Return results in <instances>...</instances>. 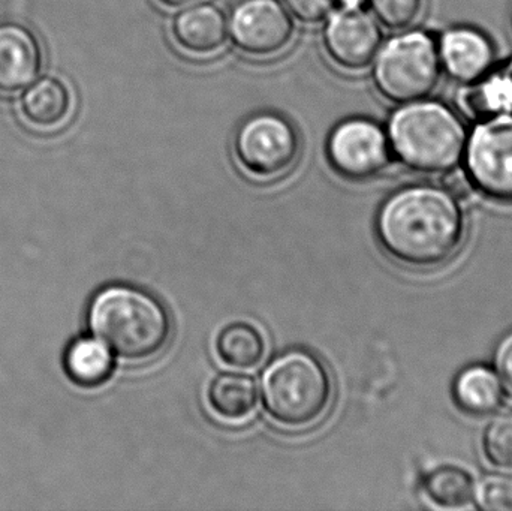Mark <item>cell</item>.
Listing matches in <instances>:
<instances>
[{
  "instance_id": "7",
  "label": "cell",
  "mask_w": 512,
  "mask_h": 511,
  "mask_svg": "<svg viewBox=\"0 0 512 511\" xmlns=\"http://www.w3.org/2000/svg\"><path fill=\"white\" fill-rule=\"evenodd\" d=\"M463 158L475 188L495 200L512 201V114L478 120Z\"/></svg>"
},
{
  "instance_id": "3",
  "label": "cell",
  "mask_w": 512,
  "mask_h": 511,
  "mask_svg": "<svg viewBox=\"0 0 512 511\" xmlns=\"http://www.w3.org/2000/svg\"><path fill=\"white\" fill-rule=\"evenodd\" d=\"M391 152L411 170L439 174L457 168L465 155V123L459 114L439 101L402 104L387 125Z\"/></svg>"
},
{
  "instance_id": "15",
  "label": "cell",
  "mask_w": 512,
  "mask_h": 511,
  "mask_svg": "<svg viewBox=\"0 0 512 511\" xmlns=\"http://www.w3.org/2000/svg\"><path fill=\"white\" fill-rule=\"evenodd\" d=\"M72 96L68 86L57 78L47 77L33 84L21 101V114L30 128L53 131L71 116Z\"/></svg>"
},
{
  "instance_id": "11",
  "label": "cell",
  "mask_w": 512,
  "mask_h": 511,
  "mask_svg": "<svg viewBox=\"0 0 512 511\" xmlns=\"http://www.w3.org/2000/svg\"><path fill=\"white\" fill-rule=\"evenodd\" d=\"M441 68L459 83L480 80L495 65L496 50L489 36L475 27L445 30L438 42Z\"/></svg>"
},
{
  "instance_id": "8",
  "label": "cell",
  "mask_w": 512,
  "mask_h": 511,
  "mask_svg": "<svg viewBox=\"0 0 512 511\" xmlns=\"http://www.w3.org/2000/svg\"><path fill=\"white\" fill-rule=\"evenodd\" d=\"M327 156L336 173L354 182H363L384 173L393 152L387 131L364 117L343 120L331 131Z\"/></svg>"
},
{
  "instance_id": "29",
  "label": "cell",
  "mask_w": 512,
  "mask_h": 511,
  "mask_svg": "<svg viewBox=\"0 0 512 511\" xmlns=\"http://www.w3.org/2000/svg\"><path fill=\"white\" fill-rule=\"evenodd\" d=\"M510 20H511V26H512V6H511V12H510Z\"/></svg>"
},
{
  "instance_id": "10",
  "label": "cell",
  "mask_w": 512,
  "mask_h": 511,
  "mask_svg": "<svg viewBox=\"0 0 512 511\" xmlns=\"http://www.w3.org/2000/svg\"><path fill=\"white\" fill-rule=\"evenodd\" d=\"M322 39L334 65L346 71H361L375 60L382 44V30L363 9L340 8L328 17Z\"/></svg>"
},
{
  "instance_id": "6",
  "label": "cell",
  "mask_w": 512,
  "mask_h": 511,
  "mask_svg": "<svg viewBox=\"0 0 512 511\" xmlns=\"http://www.w3.org/2000/svg\"><path fill=\"white\" fill-rule=\"evenodd\" d=\"M234 155L251 176L277 179L297 162L300 137L292 123L280 114H254L237 129Z\"/></svg>"
},
{
  "instance_id": "2",
  "label": "cell",
  "mask_w": 512,
  "mask_h": 511,
  "mask_svg": "<svg viewBox=\"0 0 512 511\" xmlns=\"http://www.w3.org/2000/svg\"><path fill=\"white\" fill-rule=\"evenodd\" d=\"M89 326L111 353L131 363L158 357L173 333L164 303L132 285H110L99 291L90 303Z\"/></svg>"
},
{
  "instance_id": "1",
  "label": "cell",
  "mask_w": 512,
  "mask_h": 511,
  "mask_svg": "<svg viewBox=\"0 0 512 511\" xmlns=\"http://www.w3.org/2000/svg\"><path fill=\"white\" fill-rule=\"evenodd\" d=\"M376 236L397 263L414 269L442 266L456 255L465 236L457 198L430 183L403 186L379 207Z\"/></svg>"
},
{
  "instance_id": "4",
  "label": "cell",
  "mask_w": 512,
  "mask_h": 511,
  "mask_svg": "<svg viewBox=\"0 0 512 511\" xmlns=\"http://www.w3.org/2000/svg\"><path fill=\"white\" fill-rule=\"evenodd\" d=\"M262 402L270 419L283 428L304 429L318 423L330 408L333 381L324 363L292 350L276 357L262 374Z\"/></svg>"
},
{
  "instance_id": "13",
  "label": "cell",
  "mask_w": 512,
  "mask_h": 511,
  "mask_svg": "<svg viewBox=\"0 0 512 511\" xmlns=\"http://www.w3.org/2000/svg\"><path fill=\"white\" fill-rule=\"evenodd\" d=\"M171 36L177 47L191 56H213L227 44L228 18L213 3H195L176 15Z\"/></svg>"
},
{
  "instance_id": "19",
  "label": "cell",
  "mask_w": 512,
  "mask_h": 511,
  "mask_svg": "<svg viewBox=\"0 0 512 511\" xmlns=\"http://www.w3.org/2000/svg\"><path fill=\"white\" fill-rule=\"evenodd\" d=\"M66 369L81 386H101L113 375L114 356L98 338L78 339L66 353Z\"/></svg>"
},
{
  "instance_id": "24",
  "label": "cell",
  "mask_w": 512,
  "mask_h": 511,
  "mask_svg": "<svg viewBox=\"0 0 512 511\" xmlns=\"http://www.w3.org/2000/svg\"><path fill=\"white\" fill-rule=\"evenodd\" d=\"M283 3L295 18L309 24L330 17L337 5L336 0H283Z\"/></svg>"
},
{
  "instance_id": "20",
  "label": "cell",
  "mask_w": 512,
  "mask_h": 511,
  "mask_svg": "<svg viewBox=\"0 0 512 511\" xmlns=\"http://www.w3.org/2000/svg\"><path fill=\"white\" fill-rule=\"evenodd\" d=\"M475 482L468 471L453 465L436 468L424 480L427 497L441 507H465L475 498Z\"/></svg>"
},
{
  "instance_id": "5",
  "label": "cell",
  "mask_w": 512,
  "mask_h": 511,
  "mask_svg": "<svg viewBox=\"0 0 512 511\" xmlns=\"http://www.w3.org/2000/svg\"><path fill=\"white\" fill-rule=\"evenodd\" d=\"M441 78L438 42L424 30L399 33L379 48L373 83L382 98L408 104L432 95Z\"/></svg>"
},
{
  "instance_id": "17",
  "label": "cell",
  "mask_w": 512,
  "mask_h": 511,
  "mask_svg": "<svg viewBox=\"0 0 512 511\" xmlns=\"http://www.w3.org/2000/svg\"><path fill=\"white\" fill-rule=\"evenodd\" d=\"M210 408L225 420H242L254 413L258 404V389L249 375L221 374L210 384L207 392Z\"/></svg>"
},
{
  "instance_id": "25",
  "label": "cell",
  "mask_w": 512,
  "mask_h": 511,
  "mask_svg": "<svg viewBox=\"0 0 512 511\" xmlns=\"http://www.w3.org/2000/svg\"><path fill=\"white\" fill-rule=\"evenodd\" d=\"M496 372L502 389L512 399V333L502 339L495 356Z\"/></svg>"
},
{
  "instance_id": "22",
  "label": "cell",
  "mask_w": 512,
  "mask_h": 511,
  "mask_svg": "<svg viewBox=\"0 0 512 511\" xmlns=\"http://www.w3.org/2000/svg\"><path fill=\"white\" fill-rule=\"evenodd\" d=\"M373 14L388 29H408L420 17L423 0H369Z\"/></svg>"
},
{
  "instance_id": "18",
  "label": "cell",
  "mask_w": 512,
  "mask_h": 511,
  "mask_svg": "<svg viewBox=\"0 0 512 511\" xmlns=\"http://www.w3.org/2000/svg\"><path fill=\"white\" fill-rule=\"evenodd\" d=\"M265 350L264 336L248 323L230 324L216 338V353L221 362L240 371H249L261 365Z\"/></svg>"
},
{
  "instance_id": "27",
  "label": "cell",
  "mask_w": 512,
  "mask_h": 511,
  "mask_svg": "<svg viewBox=\"0 0 512 511\" xmlns=\"http://www.w3.org/2000/svg\"><path fill=\"white\" fill-rule=\"evenodd\" d=\"M165 8H188V6L195 5V3L201 2V0H158Z\"/></svg>"
},
{
  "instance_id": "26",
  "label": "cell",
  "mask_w": 512,
  "mask_h": 511,
  "mask_svg": "<svg viewBox=\"0 0 512 511\" xmlns=\"http://www.w3.org/2000/svg\"><path fill=\"white\" fill-rule=\"evenodd\" d=\"M447 176H445V189L450 192L453 197L456 198H466L469 194H471L472 182L469 179L468 173L462 170H453L447 171Z\"/></svg>"
},
{
  "instance_id": "16",
  "label": "cell",
  "mask_w": 512,
  "mask_h": 511,
  "mask_svg": "<svg viewBox=\"0 0 512 511\" xmlns=\"http://www.w3.org/2000/svg\"><path fill=\"white\" fill-rule=\"evenodd\" d=\"M453 395L460 410L466 414L489 416L501 407L504 389L498 374L489 366L474 365L457 375Z\"/></svg>"
},
{
  "instance_id": "23",
  "label": "cell",
  "mask_w": 512,
  "mask_h": 511,
  "mask_svg": "<svg viewBox=\"0 0 512 511\" xmlns=\"http://www.w3.org/2000/svg\"><path fill=\"white\" fill-rule=\"evenodd\" d=\"M478 506L490 511H512L511 474H490L475 489Z\"/></svg>"
},
{
  "instance_id": "12",
  "label": "cell",
  "mask_w": 512,
  "mask_h": 511,
  "mask_svg": "<svg viewBox=\"0 0 512 511\" xmlns=\"http://www.w3.org/2000/svg\"><path fill=\"white\" fill-rule=\"evenodd\" d=\"M42 50L36 36L20 23H0V95L11 96L38 78Z\"/></svg>"
},
{
  "instance_id": "21",
  "label": "cell",
  "mask_w": 512,
  "mask_h": 511,
  "mask_svg": "<svg viewBox=\"0 0 512 511\" xmlns=\"http://www.w3.org/2000/svg\"><path fill=\"white\" fill-rule=\"evenodd\" d=\"M484 453L493 465L512 470V413L495 417L484 431Z\"/></svg>"
},
{
  "instance_id": "9",
  "label": "cell",
  "mask_w": 512,
  "mask_h": 511,
  "mask_svg": "<svg viewBox=\"0 0 512 511\" xmlns=\"http://www.w3.org/2000/svg\"><path fill=\"white\" fill-rule=\"evenodd\" d=\"M294 21L280 0H242L231 9L228 35L242 53L273 57L294 38Z\"/></svg>"
},
{
  "instance_id": "14",
  "label": "cell",
  "mask_w": 512,
  "mask_h": 511,
  "mask_svg": "<svg viewBox=\"0 0 512 511\" xmlns=\"http://www.w3.org/2000/svg\"><path fill=\"white\" fill-rule=\"evenodd\" d=\"M457 104L465 116L477 122L512 114V57L498 68L493 66L480 80L465 84L457 95Z\"/></svg>"
},
{
  "instance_id": "28",
  "label": "cell",
  "mask_w": 512,
  "mask_h": 511,
  "mask_svg": "<svg viewBox=\"0 0 512 511\" xmlns=\"http://www.w3.org/2000/svg\"><path fill=\"white\" fill-rule=\"evenodd\" d=\"M367 2L369 0H336L337 5L345 9H363Z\"/></svg>"
}]
</instances>
